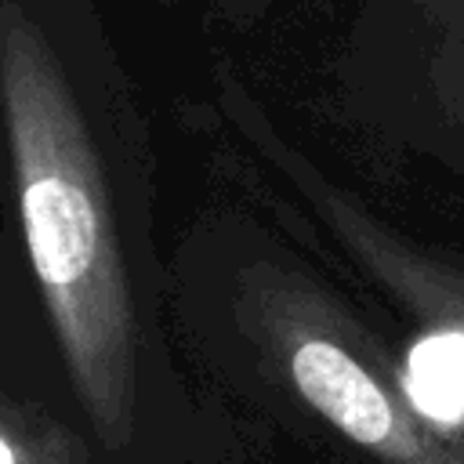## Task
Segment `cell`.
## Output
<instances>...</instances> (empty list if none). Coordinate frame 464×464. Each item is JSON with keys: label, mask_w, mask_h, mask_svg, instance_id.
Instances as JSON below:
<instances>
[{"label": "cell", "mask_w": 464, "mask_h": 464, "mask_svg": "<svg viewBox=\"0 0 464 464\" xmlns=\"http://www.w3.org/2000/svg\"><path fill=\"white\" fill-rule=\"evenodd\" d=\"M152 160L94 0H0V181L94 442L188 464L203 413L174 370Z\"/></svg>", "instance_id": "6da1fadb"}, {"label": "cell", "mask_w": 464, "mask_h": 464, "mask_svg": "<svg viewBox=\"0 0 464 464\" xmlns=\"http://www.w3.org/2000/svg\"><path fill=\"white\" fill-rule=\"evenodd\" d=\"M181 272L192 337L214 362L246 359L377 464H464V431L420 410L373 330L268 243L214 225L188 239Z\"/></svg>", "instance_id": "7a4b0ae2"}, {"label": "cell", "mask_w": 464, "mask_h": 464, "mask_svg": "<svg viewBox=\"0 0 464 464\" xmlns=\"http://www.w3.org/2000/svg\"><path fill=\"white\" fill-rule=\"evenodd\" d=\"M246 134L276 156L279 170L297 185V192L312 203V210L323 218V225L334 232L341 250L392 297L410 312L413 319L428 323L439 334H450L464 344V265L453 257H439L413 239L399 236L384 221H377L366 207L348 199L337 185H330L323 174H315L304 156L286 149L268 123L257 116H243Z\"/></svg>", "instance_id": "3957f363"}, {"label": "cell", "mask_w": 464, "mask_h": 464, "mask_svg": "<svg viewBox=\"0 0 464 464\" xmlns=\"http://www.w3.org/2000/svg\"><path fill=\"white\" fill-rule=\"evenodd\" d=\"M11 246H22V243H11L7 228L0 225V323L51 330V319H47L36 276L29 268V257L25 254L14 257ZM14 337H22V341H54V334H25V330H4L0 326V344H14Z\"/></svg>", "instance_id": "277c9868"}]
</instances>
